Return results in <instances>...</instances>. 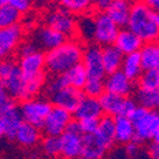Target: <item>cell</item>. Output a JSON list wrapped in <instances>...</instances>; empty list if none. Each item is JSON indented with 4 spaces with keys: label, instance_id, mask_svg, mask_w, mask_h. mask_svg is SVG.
Returning a JSON list of instances; mask_svg holds the SVG:
<instances>
[{
    "label": "cell",
    "instance_id": "obj_35",
    "mask_svg": "<svg viewBox=\"0 0 159 159\" xmlns=\"http://www.w3.org/2000/svg\"><path fill=\"white\" fill-rule=\"evenodd\" d=\"M57 2L65 10L70 13H84L92 4L89 0H57Z\"/></svg>",
    "mask_w": 159,
    "mask_h": 159
},
{
    "label": "cell",
    "instance_id": "obj_23",
    "mask_svg": "<svg viewBox=\"0 0 159 159\" xmlns=\"http://www.w3.org/2000/svg\"><path fill=\"white\" fill-rule=\"evenodd\" d=\"M39 139H41L39 129L32 126L25 121H23L19 125L14 135V140H17V143H19L23 147H33L39 141Z\"/></svg>",
    "mask_w": 159,
    "mask_h": 159
},
{
    "label": "cell",
    "instance_id": "obj_39",
    "mask_svg": "<svg viewBox=\"0 0 159 159\" xmlns=\"http://www.w3.org/2000/svg\"><path fill=\"white\" fill-rule=\"evenodd\" d=\"M31 0H9V5L18 13H27L31 9Z\"/></svg>",
    "mask_w": 159,
    "mask_h": 159
},
{
    "label": "cell",
    "instance_id": "obj_29",
    "mask_svg": "<svg viewBox=\"0 0 159 159\" xmlns=\"http://www.w3.org/2000/svg\"><path fill=\"white\" fill-rule=\"evenodd\" d=\"M64 75H65L66 82H68V85L73 87V88H76V89H83L87 79H88L85 69L82 65V62L73 66V68L69 69L68 71H65Z\"/></svg>",
    "mask_w": 159,
    "mask_h": 159
},
{
    "label": "cell",
    "instance_id": "obj_11",
    "mask_svg": "<svg viewBox=\"0 0 159 159\" xmlns=\"http://www.w3.org/2000/svg\"><path fill=\"white\" fill-rule=\"evenodd\" d=\"M66 41V38L56 32L55 30H52L50 27H39L37 28L31 37V43L38 50V51H50L52 48H55L64 43Z\"/></svg>",
    "mask_w": 159,
    "mask_h": 159
},
{
    "label": "cell",
    "instance_id": "obj_19",
    "mask_svg": "<svg viewBox=\"0 0 159 159\" xmlns=\"http://www.w3.org/2000/svg\"><path fill=\"white\" fill-rule=\"evenodd\" d=\"M74 116L76 121L82 120V118H101L103 116V112L99 106L98 98L84 96V98L80 101L76 110L74 111Z\"/></svg>",
    "mask_w": 159,
    "mask_h": 159
},
{
    "label": "cell",
    "instance_id": "obj_28",
    "mask_svg": "<svg viewBox=\"0 0 159 159\" xmlns=\"http://www.w3.org/2000/svg\"><path fill=\"white\" fill-rule=\"evenodd\" d=\"M135 102L138 106L145 110L157 111L159 106V90H148L138 88L135 93Z\"/></svg>",
    "mask_w": 159,
    "mask_h": 159
},
{
    "label": "cell",
    "instance_id": "obj_6",
    "mask_svg": "<svg viewBox=\"0 0 159 159\" xmlns=\"http://www.w3.org/2000/svg\"><path fill=\"white\" fill-rule=\"evenodd\" d=\"M61 152L60 155L65 159H78L82 152L83 135L79 130L78 121H70L66 130L60 135Z\"/></svg>",
    "mask_w": 159,
    "mask_h": 159
},
{
    "label": "cell",
    "instance_id": "obj_22",
    "mask_svg": "<svg viewBox=\"0 0 159 159\" xmlns=\"http://www.w3.org/2000/svg\"><path fill=\"white\" fill-rule=\"evenodd\" d=\"M0 118H2L4 127H5V135L9 139H14L17 129L23 122V117L20 115L19 106L13 104L10 108H8L5 112L0 115Z\"/></svg>",
    "mask_w": 159,
    "mask_h": 159
},
{
    "label": "cell",
    "instance_id": "obj_15",
    "mask_svg": "<svg viewBox=\"0 0 159 159\" xmlns=\"http://www.w3.org/2000/svg\"><path fill=\"white\" fill-rule=\"evenodd\" d=\"M104 92L120 96V97H129L134 92V82L127 79L121 70H117L115 73L107 74L103 80Z\"/></svg>",
    "mask_w": 159,
    "mask_h": 159
},
{
    "label": "cell",
    "instance_id": "obj_45",
    "mask_svg": "<svg viewBox=\"0 0 159 159\" xmlns=\"http://www.w3.org/2000/svg\"><path fill=\"white\" fill-rule=\"evenodd\" d=\"M4 135H5V127H4L2 118H0V136H4Z\"/></svg>",
    "mask_w": 159,
    "mask_h": 159
},
{
    "label": "cell",
    "instance_id": "obj_41",
    "mask_svg": "<svg viewBox=\"0 0 159 159\" xmlns=\"http://www.w3.org/2000/svg\"><path fill=\"white\" fill-rule=\"evenodd\" d=\"M148 153L150 159H159V141H150Z\"/></svg>",
    "mask_w": 159,
    "mask_h": 159
},
{
    "label": "cell",
    "instance_id": "obj_3",
    "mask_svg": "<svg viewBox=\"0 0 159 159\" xmlns=\"http://www.w3.org/2000/svg\"><path fill=\"white\" fill-rule=\"evenodd\" d=\"M0 80L3 82L5 93L11 99L25 101V82L18 62L10 59L0 61Z\"/></svg>",
    "mask_w": 159,
    "mask_h": 159
},
{
    "label": "cell",
    "instance_id": "obj_13",
    "mask_svg": "<svg viewBox=\"0 0 159 159\" xmlns=\"http://www.w3.org/2000/svg\"><path fill=\"white\" fill-rule=\"evenodd\" d=\"M50 97H51L52 106H56V107H60L70 113H74L80 101L84 98V93L82 89L68 87L56 92L54 94H51Z\"/></svg>",
    "mask_w": 159,
    "mask_h": 159
},
{
    "label": "cell",
    "instance_id": "obj_37",
    "mask_svg": "<svg viewBox=\"0 0 159 159\" xmlns=\"http://www.w3.org/2000/svg\"><path fill=\"white\" fill-rule=\"evenodd\" d=\"M98 120L99 118H82V120H78L79 130H80L82 135H93L98 126Z\"/></svg>",
    "mask_w": 159,
    "mask_h": 159
},
{
    "label": "cell",
    "instance_id": "obj_46",
    "mask_svg": "<svg viewBox=\"0 0 159 159\" xmlns=\"http://www.w3.org/2000/svg\"><path fill=\"white\" fill-rule=\"evenodd\" d=\"M3 94H7V93H5V88H4V84H3V82L0 80V97H2Z\"/></svg>",
    "mask_w": 159,
    "mask_h": 159
},
{
    "label": "cell",
    "instance_id": "obj_32",
    "mask_svg": "<svg viewBox=\"0 0 159 159\" xmlns=\"http://www.w3.org/2000/svg\"><path fill=\"white\" fill-rule=\"evenodd\" d=\"M76 32H79V34L87 41H92L94 34V18L90 16H83L76 20Z\"/></svg>",
    "mask_w": 159,
    "mask_h": 159
},
{
    "label": "cell",
    "instance_id": "obj_40",
    "mask_svg": "<svg viewBox=\"0 0 159 159\" xmlns=\"http://www.w3.org/2000/svg\"><path fill=\"white\" fill-rule=\"evenodd\" d=\"M13 104H16L14 99H11L8 94H3L0 97V115L3 112H5L8 108H10Z\"/></svg>",
    "mask_w": 159,
    "mask_h": 159
},
{
    "label": "cell",
    "instance_id": "obj_43",
    "mask_svg": "<svg viewBox=\"0 0 159 159\" xmlns=\"http://www.w3.org/2000/svg\"><path fill=\"white\" fill-rule=\"evenodd\" d=\"M112 0H96L94 4L97 7V9L101 11V13H104L106 10H107V8L110 7Z\"/></svg>",
    "mask_w": 159,
    "mask_h": 159
},
{
    "label": "cell",
    "instance_id": "obj_8",
    "mask_svg": "<svg viewBox=\"0 0 159 159\" xmlns=\"http://www.w3.org/2000/svg\"><path fill=\"white\" fill-rule=\"evenodd\" d=\"M82 65L84 66L88 79H99L104 80L106 71L102 64V52L101 46L98 45H89L85 50H83Z\"/></svg>",
    "mask_w": 159,
    "mask_h": 159
},
{
    "label": "cell",
    "instance_id": "obj_36",
    "mask_svg": "<svg viewBox=\"0 0 159 159\" xmlns=\"http://www.w3.org/2000/svg\"><path fill=\"white\" fill-rule=\"evenodd\" d=\"M46 90L48 96L56 93V92L64 89V88H68V82L65 79V75L64 74H60V75H54L48 82H46Z\"/></svg>",
    "mask_w": 159,
    "mask_h": 159
},
{
    "label": "cell",
    "instance_id": "obj_44",
    "mask_svg": "<svg viewBox=\"0 0 159 159\" xmlns=\"http://www.w3.org/2000/svg\"><path fill=\"white\" fill-rule=\"evenodd\" d=\"M141 3L145 4L148 8H150L152 10L158 11L159 9V0H141Z\"/></svg>",
    "mask_w": 159,
    "mask_h": 159
},
{
    "label": "cell",
    "instance_id": "obj_10",
    "mask_svg": "<svg viewBox=\"0 0 159 159\" xmlns=\"http://www.w3.org/2000/svg\"><path fill=\"white\" fill-rule=\"evenodd\" d=\"M47 27L61 33L65 38L74 37L76 33V19L70 11L59 9L47 17Z\"/></svg>",
    "mask_w": 159,
    "mask_h": 159
},
{
    "label": "cell",
    "instance_id": "obj_26",
    "mask_svg": "<svg viewBox=\"0 0 159 159\" xmlns=\"http://www.w3.org/2000/svg\"><path fill=\"white\" fill-rule=\"evenodd\" d=\"M124 98L125 97L116 96V94L108 93V92H103L102 96H99V98H98V102H99L103 115L111 116V117L120 116Z\"/></svg>",
    "mask_w": 159,
    "mask_h": 159
},
{
    "label": "cell",
    "instance_id": "obj_34",
    "mask_svg": "<svg viewBox=\"0 0 159 159\" xmlns=\"http://www.w3.org/2000/svg\"><path fill=\"white\" fill-rule=\"evenodd\" d=\"M42 150L47 157H59L61 152L60 136H46L42 141Z\"/></svg>",
    "mask_w": 159,
    "mask_h": 159
},
{
    "label": "cell",
    "instance_id": "obj_12",
    "mask_svg": "<svg viewBox=\"0 0 159 159\" xmlns=\"http://www.w3.org/2000/svg\"><path fill=\"white\" fill-rule=\"evenodd\" d=\"M23 36L19 24L8 28H0V61L9 59L18 50Z\"/></svg>",
    "mask_w": 159,
    "mask_h": 159
},
{
    "label": "cell",
    "instance_id": "obj_42",
    "mask_svg": "<svg viewBox=\"0 0 159 159\" xmlns=\"http://www.w3.org/2000/svg\"><path fill=\"white\" fill-rule=\"evenodd\" d=\"M126 153L129 157H136L140 153L139 144H136L135 141H131V143L126 144Z\"/></svg>",
    "mask_w": 159,
    "mask_h": 159
},
{
    "label": "cell",
    "instance_id": "obj_31",
    "mask_svg": "<svg viewBox=\"0 0 159 159\" xmlns=\"http://www.w3.org/2000/svg\"><path fill=\"white\" fill-rule=\"evenodd\" d=\"M20 20V13L13 9L10 5L0 8V28H8L17 25Z\"/></svg>",
    "mask_w": 159,
    "mask_h": 159
},
{
    "label": "cell",
    "instance_id": "obj_16",
    "mask_svg": "<svg viewBox=\"0 0 159 159\" xmlns=\"http://www.w3.org/2000/svg\"><path fill=\"white\" fill-rule=\"evenodd\" d=\"M143 41L136 36L132 33L129 28H120L118 30V33L116 36V39L113 42V46L121 52V54L125 55H130L134 54V52H139L140 48L143 47Z\"/></svg>",
    "mask_w": 159,
    "mask_h": 159
},
{
    "label": "cell",
    "instance_id": "obj_9",
    "mask_svg": "<svg viewBox=\"0 0 159 159\" xmlns=\"http://www.w3.org/2000/svg\"><path fill=\"white\" fill-rule=\"evenodd\" d=\"M71 113L65 111L56 106H52L51 111L48 112L45 122L42 125V130L46 136H60L66 130L68 125L70 124Z\"/></svg>",
    "mask_w": 159,
    "mask_h": 159
},
{
    "label": "cell",
    "instance_id": "obj_5",
    "mask_svg": "<svg viewBox=\"0 0 159 159\" xmlns=\"http://www.w3.org/2000/svg\"><path fill=\"white\" fill-rule=\"evenodd\" d=\"M134 126V140L136 144H143L145 141H159V115L157 111H148Z\"/></svg>",
    "mask_w": 159,
    "mask_h": 159
},
{
    "label": "cell",
    "instance_id": "obj_1",
    "mask_svg": "<svg viewBox=\"0 0 159 159\" xmlns=\"http://www.w3.org/2000/svg\"><path fill=\"white\" fill-rule=\"evenodd\" d=\"M134 34H136L143 43L157 42L159 37V14L152 10L141 2L131 4L130 16L126 24Z\"/></svg>",
    "mask_w": 159,
    "mask_h": 159
},
{
    "label": "cell",
    "instance_id": "obj_38",
    "mask_svg": "<svg viewBox=\"0 0 159 159\" xmlns=\"http://www.w3.org/2000/svg\"><path fill=\"white\" fill-rule=\"evenodd\" d=\"M138 107V104L135 102L134 98H130V97H125L124 98V102H122V107H121V112H120V116H124V117H129L132 111Z\"/></svg>",
    "mask_w": 159,
    "mask_h": 159
},
{
    "label": "cell",
    "instance_id": "obj_18",
    "mask_svg": "<svg viewBox=\"0 0 159 159\" xmlns=\"http://www.w3.org/2000/svg\"><path fill=\"white\" fill-rule=\"evenodd\" d=\"M130 9H131V3L129 0H112L110 7L104 13L118 28H122L126 27L127 24Z\"/></svg>",
    "mask_w": 159,
    "mask_h": 159
},
{
    "label": "cell",
    "instance_id": "obj_4",
    "mask_svg": "<svg viewBox=\"0 0 159 159\" xmlns=\"http://www.w3.org/2000/svg\"><path fill=\"white\" fill-rule=\"evenodd\" d=\"M51 108H52L51 102H48L46 99H42V98L25 99L19 106L23 121L31 124L32 126H34L39 130L42 129L45 118L47 117Z\"/></svg>",
    "mask_w": 159,
    "mask_h": 159
},
{
    "label": "cell",
    "instance_id": "obj_7",
    "mask_svg": "<svg viewBox=\"0 0 159 159\" xmlns=\"http://www.w3.org/2000/svg\"><path fill=\"white\" fill-rule=\"evenodd\" d=\"M117 25L108 18L106 13H98L94 18V34H93V41L97 42L98 46L104 47L113 45L116 36L118 33Z\"/></svg>",
    "mask_w": 159,
    "mask_h": 159
},
{
    "label": "cell",
    "instance_id": "obj_48",
    "mask_svg": "<svg viewBox=\"0 0 159 159\" xmlns=\"http://www.w3.org/2000/svg\"><path fill=\"white\" fill-rule=\"evenodd\" d=\"M89 2H90V3H94V2H96V0H89Z\"/></svg>",
    "mask_w": 159,
    "mask_h": 159
},
{
    "label": "cell",
    "instance_id": "obj_2",
    "mask_svg": "<svg viewBox=\"0 0 159 159\" xmlns=\"http://www.w3.org/2000/svg\"><path fill=\"white\" fill-rule=\"evenodd\" d=\"M83 47L74 39H66L60 46L45 54V69L52 75H60L82 62Z\"/></svg>",
    "mask_w": 159,
    "mask_h": 159
},
{
    "label": "cell",
    "instance_id": "obj_33",
    "mask_svg": "<svg viewBox=\"0 0 159 159\" xmlns=\"http://www.w3.org/2000/svg\"><path fill=\"white\" fill-rule=\"evenodd\" d=\"M82 90L85 97L99 98V96H102V93L104 92L103 80H99V79H87Z\"/></svg>",
    "mask_w": 159,
    "mask_h": 159
},
{
    "label": "cell",
    "instance_id": "obj_27",
    "mask_svg": "<svg viewBox=\"0 0 159 159\" xmlns=\"http://www.w3.org/2000/svg\"><path fill=\"white\" fill-rule=\"evenodd\" d=\"M120 70L124 73V75L130 79L131 82H135L139 79L141 73L144 71L141 68V61H140V55L139 52H134V54L125 55L122 59V64Z\"/></svg>",
    "mask_w": 159,
    "mask_h": 159
},
{
    "label": "cell",
    "instance_id": "obj_30",
    "mask_svg": "<svg viewBox=\"0 0 159 159\" xmlns=\"http://www.w3.org/2000/svg\"><path fill=\"white\" fill-rule=\"evenodd\" d=\"M138 88L159 90V70H144L138 79Z\"/></svg>",
    "mask_w": 159,
    "mask_h": 159
},
{
    "label": "cell",
    "instance_id": "obj_17",
    "mask_svg": "<svg viewBox=\"0 0 159 159\" xmlns=\"http://www.w3.org/2000/svg\"><path fill=\"white\" fill-rule=\"evenodd\" d=\"M93 136L102 147H104L107 150H110L113 147V144L116 143L113 117L102 116L98 120V126H97V130L94 131Z\"/></svg>",
    "mask_w": 159,
    "mask_h": 159
},
{
    "label": "cell",
    "instance_id": "obj_14",
    "mask_svg": "<svg viewBox=\"0 0 159 159\" xmlns=\"http://www.w3.org/2000/svg\"><path fill=\"white\" fill-rule=\"evenodd\" d=\"M18 66L24 79L36 78L45 74V54L42 51H34L32 54L19 56Z\"/></svg>",
    "mask_w": 159,
    "mask_h": 159
},
{
    "label": "cell",
    "instance_id": "obj_25",
    "mask_svg": "<svg viewBox=\"0 0 159 159\" xmlns=\"http://www.w3.org/2000/svg\"><path fill=\"white\" fill-rule=\"evenodd\" d=\"M107 149L94 139L93 135H83L82 152L78 159H102Z\"/></svg>",
    "mask_w": 159,
    "mask_h": 159
},
{
    "label": "cell",
    "instance_id": "obj_20",
    "mask_svg": "<svg viewBox=\"0 0 159 159\" xmlns=\"http://www.w3.org/2000/svg\"><path fill=\"white\" fill-rule=\"evenodd\" d=\"M143 70L159 69V46L157 42L144 43L139 51Z\"/></svg>",
    "mask_w": 159,
    "mask_h": 159
},
{
    "label": "cell",
    "instance_id": "obj_21",
    "mask_svg": "<svg viewBox=\"0 0 159 159\" xmlns=\"http://www.w3.org/2000/svg\"><path fill=\"white\" fill-rule=\"evenodd\" d=\"M101 52H102V64L106 74H111L120 70L124 55L113 45L101 47Z\"/></svg>",
    "mask_w": 159,
    "mask_h": 159
},
{
    "label": "cell",
    "instance_id": "obj_47",
    "mask_svg": "<svg viewBox=\"0 0 159 159\" xmlns=\"http://www.w3.org/2000/svg\"><path fill=\"white\" fill-rule=\"evenodd\" d=\"M5 5H9V0H0V8Z\"/></svg>",
    "mask_w": 159,
    "mask_h": 159
},
{
    "label": "cell",
    "instance_id": "obj_24",
    "mask_svg": "<svg viewBox=\"0 0 159 159\" xmlns=\"http://www.w3.org/2000/svg\"><path fill=\"white\" fill-rule=\"evenodd\" d=\"M115 122V140L120 144H129L134 140V126L129 117L116 116Z\"/></svg>",
    "mask_w": 159,
    "mask_h": 159
}]
</instances>
